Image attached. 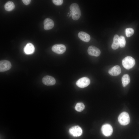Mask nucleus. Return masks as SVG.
<instances>
[{
    "instance_id": "nucleus-1",
    "label": "nucleus",
    "mask_w": 139,
    "mask_h": 139,
    "mask_svg": "<svg viewBox=\"0 0 139 139\" xmlns=\"http://www.w3.org/2000/svg\"><path fill=\"white\" fill-rule=\"evenodd\" d=\"M72 19L74 20H78L81 15V11L79 5L76 3L72 4L70 7Z\"/></svg>"
},
{
    "instance_id": "nucleus-12",
    "label": "nucleus",
    "mask_w": 139,
    "mask_h": 139,
    "mask_svg": "<svg viewBox=\"0 0 139 139\" xmlns=\"http://www.w3.org/2000/svg\"><path fill=\"white\" fill-rule=\"evenodd\" d=\"M121 72L120 67L118 65H116L110 68L108 71L109 73L112 76H117Z\"/></svg>"
},
{
    "instance_id": "nucleus-3",
    "label": "nucleus",
    "mask_w": 139,
    "mask_h": 139,
    "mask_svg": "<svg viewBox=\"0 0 139 139\" xmlns=\"http://www.w3.org/2000/svg\"><path fill=\"white\" fill-rule=\"evenodd\" d=\"M118 120L121 125H126L128 124L130 120V117L128 113L125 112L121 113L118 117Z\"/></svg>"
},
{
    "instance_id": "nucleus-2",
    "label": "nucleus",
    "mask_w": 139,
    "mask_h": 139,
    "mask_svg": "<svg viewBox=\"0 0 139 139\" xmlns=\"http://www.w3.org/2000/svg\"><path fill=\"white\" fill-rule=\"evenodd\" d=\"M135 63V59L130 56L126 57L122 61V64L123 66L127 70L133 67Z\"/></svg>"
},
{
    "instance_id": "nucleus-9",
    "label": "nucleus",
    "mask_w": 139,
    "mask_h": 139,
    "mask_svg": "<svg viewBox=\"0 0 139 139\" xmlns=\"http://www.w3.org/2000/svg\"><path fill=\"white\" fill-rule=\"evenodd\" d=\"M88 53L90 55L98 57L100 55L101 51L100 49L97 47L91 46L88 47Z\"/></svg>"
},
{
    "instance_id": "nucleus-5",
    "label": "nucleus",
    "mask_w": 139,
    "mask_h": 139,
    "mask_svg": "<svg viewBox=\"0 0 139 139\" xmlns=\"http://www.w3.org/2000/svg\"><path fill=\"white\" fill-rule=\"evenodd\" d=\"M90 82L89 78L86 77H83L78 80L76 82V84L79 87L83 88L88 86Z\"/></svg>"
},
{
    "instance_id": "nucleus-13",
    "label": "nucleus",
    "mask_w": 139,
    "mask_h": 139,
    "mask_svg": "<svg viewBox=\"0 0 139 139\" xmlns=\"http://www.w3.org/2000/svg\"><path fill=\"white\" fill-rule=\"evenodd\" d=\"M34 51V47L31 43H28L27 44L24 48V51L27 54H33Z\"/></svg>"
},
{
    "instance_id": "nucleus-14",
    "label": "nucleus",
    "mask_w": 139,
    "mask_h": 139,
    "mask_svg": "<svg viewBox=\"0 0 139 139\" xmlns=\"http://www.w3.org/2000/svg\"><path fill=\"white\" fill-rule=\"evenodd\" d=\"M78 36V37L81 40L85 42H88L90 39V35L84 32H79Z\"/></svg>"
},
{
    "instance_id": "nucleus-10",
    "label": "nucleus",
    "mask_w": 139,
    "mask_h": 139,
    "mask_svg": "<svg viewBox=\"0 0 139 139\" xmlns=\"http://www.w3.org/2000/svg\"><path fill=\"white\" fill-rule=\"evenodd\" d=\"M42 81L43 83L47 85H53L56 83V80L54 78L49 75H47L44 77Z\"/></svg>"
},
{
    "instance_id": "nucleus-19",
    "label": "nucleus",
    "mask_w": 139,
    "mask_h": 139,
    "mask_svg": "<svg viewBox=\"0 0 139 139\" xmlns=\"http://www.w3.org/2000/svg\"><path fill=\"white\" fill-rule=\"evenodd\" d=\"M134 30L131 28H128L125 29L126 35L127 37H129L132 36L134 33Z\"/></svg>"
},
{
    "instance_id": "nucleus-18",
    "label": "nucleus",
    "mask_w": 139,
    "mask_h": 139,
    "mask_svg": "<svg viewBox=\"0 0 139 139\" xmlns=\"http://www.w3.org/2000/svg\"><path fill=\"white\" fill-rule=\"evenodd\" d=\"M85 106L83 103L79 102L76 104L75 107V109L77 111L80 112L83 110Z\"/></svg>"
},
{
    "instance_id": "nucleus-11",
    "label": "nucleus",
    "mask_w": 139,
    "mask_h": 139,
    "mask_svg": "<svg viewBox=\"0 0 139 139\" xmlns=\"http://www.w3.org/2000/svg\"><path fill=\"white\" fill-rule=\"evenodd\" d=\"M44 28L46 30H48L52 29L54 27V22L53 21L49 18H47L44 20Z\"/></svg>"
},
{
    "instance_id": "nucleus-7",
    "label": "nucleus",
    "mask_w": 139,
    "mask_h": 139,
    "mask_svg": "<svg viewBox=\"0 0 139 139\" xmlns=\"http://www.w3.org/2000/svg\"><path fill=\"white\" fill-rule=\"evenodd\" d=\"M69 132L73 136L78 137L82 135V131L80 127L75 126L72 127L69 129Z\"/></svg>"
},
{
    "instance_id": "nucleus-6",
    "label": "nucleus",
    "mask_w": 139,
    "mask_h": 139,
    "mask_svg": "<svg viewBox=\"0 0 139 139\" xmlns=\"http://www.w3.org/2000/svg\"><path fill=\"white\" fill-rule=\"evenodd\" d=\"M51 49L55 53L59 54H61L65 51L66 47L64 45L57 44L53 46Z\"/></svg>"
},
{
    "instance_id": "nucleus-20",
    "label": "nucleus",
    "mask_w": 139,
    "mask_h": 139,
    "mask_svg": "<svg viewBox=\"0 0 139 139\" xmlns=\"http://www.w3.org/2000/svg\"><path fill=\"white\" fill-rule=\"evenodd\" d=\"M126 44V40L125 37L122 36L119 37V46L121 48L125 47Z\"/></svg>"
},
{
    "instance_id": "nucleus-4",
    "label": "nucleus",
    "mask_w": 139,
    "mask_h": 139,
    "mask_svg": "<svg viewBox=\"0 0 139 139\" xmlns=\"http://www.w3.org/2000/svg\"><path fill=\"white\" fill-rule=\"evenodd\" d=\"M101 131L102 134L104 136L108 137L112 135L113 129L112 127L110 125L106 124L102 126Z\"/></svg>"
},
{
    "instance_id": "nucleus-16",
    "label": "nucleus",
    "mask_w": 139,
    "mask_h": 139,
    "mask_svg": "<svg viewBox=\"0 0 139 139\" xmlns=\"http://www.w3.org/2000/svg\"><path fill=\"white\" fill-rule=\"evenodd\" d=\"M121 80L123 87H126L130 82V78L129 75L128 74L124 75Z\"/></svg>"
},
{
    "instance_id": "nucleus-15",
    "label": "nucleus",
    "mask_w": 139,
    "mask_h": 139,
    "mask_svg": "<svg viewBox=\"0 0 139 139\" xmlns=\"http://www.w3.org/2000/svg\"><path fill=\"white\" fill-rule=\"evenodd\" d=\"M119 46V37L117 34H115L114 36L113 41L112 44L111 48L113 49H118Z\"/></svg>"
},
{
    "instance_id": "nucleus-17",
    "label": "nucleus",
    "mask_w": 139,
    "mask_h": 139,
    "mask_svg": "<svg viewBox=\"0 0 139 139\" xmlns=\"http://www.w3.org/2000/svg\"><path fill=\"white\" fill-rule=\"evenodd\" d=\"M15 7V5L11 1L7 2L4 5L5 9L7 11H11L13 10Z\"/></svg>"
},
{
    "instance_id": "nucleus-21",
    "label": "nucleus",
    "mask_w": 139,
    "mask_h": 139,
    "mask_svg": "<svg viewBox=\"0 0 139 139\" xmlns=\"http://www.w3.org/2000/svg\"><path fill=\"white\" fill-rule=\"evenodd\" d=\"M52 1L54 4L56 5H61L63 3L62 0H53Z\"/></svg>"
},
{
    "instance_id": "nucleus-22",
    "label": "nucleus",
    "mask_w": 139,
    "mask_h": 139,
    "mask_svg": "<svg viewBox=\"0 0 139 139\" xmlns=\"http://www.w3.org/2000/svg\"><path fill=\"white\" fill-rule=\"evenodd\" d=\"M22 1L23 3L25 5H28L29 4L31 1L30 0H22Z\"/></svg>"
},
{
    "instance_id": "nucleus-8",
    "label": "nucleus",
    "mask_w": 139,
    "mask_h": 139,
    "mask_svg": "<svg viewBox=\"0 0 139 139\" xmlns=\"http://www.w3.org/2000/svg\"><path fill=\"white\" fill-rule=\"evenodd\" d=\"M11 64L10 62L6 60L0 61V71L1 72L7 71L10 69Z\"/></svg>"
}]
</instances>
